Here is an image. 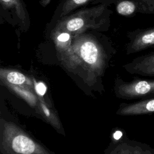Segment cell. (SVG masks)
<instances>
[{
  "instance_id": "30bf717a",
  "label": "cell",
  "mask_w": 154,
  "mask_h": 154,
  "mask_svg": "<svg viewBox=\"0 0 154 154\" xmlns=\"http://www.w3.org/2000/svg\"><path fill=\"white\" fill-rule=\"evenodd\" d=\"M116 154H154V149L143 143L128 140L118 146Z\"/></svg>"
},
{
  "instance_id": "52a82bcc",
  "label": "cell",
  "mask_w": 154,
  "mask_h": 154,
  "mask_svg": "<svg viewBox=\"0 0 154 154\" xmlns=\"http://www.w3.org/2000/svg\"><path fill=\"white\" fill-rule=\"evenodd\" d=\"M50 37L61 58L67 63L76 64V57L72 48L73 36L67 32L52 29Z\"/></svg>"
},
{
  "instance_id": "3957f363",
  "label": "cell",
  "mask_w": 154,
  "mask_h": 154,
  "mask_svg": "<svg viewBox=\"0 0 154 154\" xmlns=\"http://www.w3.org/2000/svg\"><path fill=\"white\" fill-rule=\"evenodd\" d=\"M72 48L77 64L91 70L100 69L105 62V54L99 40L90 32L73 35Z\"/></svg>"
},
{
  "instance_id": "7c38bea8",
  "label": "cell",
  "mask_w": 154,
  "mask_h": 154,
  "mask_svg": "<svg viewBox=\"0 0 154 154\" xmlns=\"http://www.w3.org/2000/svg\"><path fill=\"white\" fill-rule=\"evenodd\" d=\"M131 6L133 16L137 13L154 14V0H127Z\"/></svg>"
},
{
  "instance_id": "8992f818",
  "label": "cell",
  "mask_w": 154,
  "mask_h": 154,
  "mask_svg": "<svg viewBox=\"0 0 154 154\" xmlns=\"http://www.w3.org/2000/svg\"><path fill=\"white\" fill-rule=\"evenodd\" d=\"M129 42L126 46V54H131L154 48V26L138 28L127 34Z\"/></svg>"
},
{
  "instance_id": "5bb4252c",
  "label": "cell",
  "mask_w": 154,
  "mask_h": 154,
  "mask_svg": "<svg viewBox=\"0 0 154 154\" xmlns=\"http://www.w3.org/2000/svg\"><path fill=\"white\" fill-rule=\"evenodd\" d=\"M35 88L37 94H38L40 96H43L45 94L46 91V87L42 82H39L36 84L35 86Z\"/></svg>"
},
{
  "instance_id": "8fae6325",
  "label": "cell",
  "mask_w": 154,
  "mask_h": 154,
  "mask_svg": "<svg viewBox=\"0 0 154 154\" xmlns=\"http://www.w3.org/2000/svg\"><path fill=\"white\" fill-rule=\"evenodd\" d=\"M94 0H64L57 8L52 22L55 24L57 20L64 17L75 10L76 8L85 5Z\"/></svg>"
},
{
  "instance_id": "ba28073f",
  "label": "cell",
  "mask_w": 154,
  "mask_h": 154,
  "mask_svg": "<svg viewBox=\"0 0 154 154\" xmlns=\"http://www.w3.org/2000/svg\"><path fill=\"white\" fill-rule=\"evenodd\" d=\"M124 67L132 74L154 77V51L137 57Z\"/></svg>"
},
{
  "instance_id": "6da1fadb",
  "label": "cell",
  "mask_w": 154,
  "mask_h": 154,
  "mask_svg": "<svg viewBox=\"0 0 154 154\" xmlns=\"http://www.w3.org/2000/svg\"><path fill=\"white\" fill-rule=\"evenodd\" d=\"M111 13L106 4L85 8L61 18L52 29L67 32L73 36L88 30L106 31L110 25Z\"/></svg>"
},
{
  "instance_id": "9c48e42d",
  "label": "cell",
  "mask_w": 154,
  "mask_h": 154,
  "mask_svg": "<svg viewBox=\"0 0 154 154\" xmlns=\"http://www.w3.org/2000/svg\"><path fill=\"white\" fill-rule=\"evenodd\" d=\"M153 113H154V97L144 98L138 102L129 104H123L119 111V114L126 116Z\"/></svg>"
},
{
  "instance_id": "9a60e30c",
  "label": "cell",
  "mask_w": 154,
  "mask_h": 154,
  "mask_svg": "<svg viewBox=\"0 0 154 154\" xmlns=\"http://www.w3.org/2000/svg\"><path fill=\"white\" fill-rule=\"evenodd\" d=\"M51 1V0H40V4L42 7H45L50 3Z\"/></svg>"
},
{
  "instance_id": "5b68a950",
  "label": "cell",
  "mask_w": 154,
  "mask_h": 154,
  "mask_svg": "<svg viewBox=\"0 0 154 154\" xmlns=\"http://www.w3.org/2000/svg\"><path fill=\"white\" fill-rule=\"evenodd\" d=\"M1 11L8 14V22L17 25L20 32H26L30 27V17L23 0H0Z\"/></svg>"
},
{
  "instance_id": "4fadbf2b",
  "label": "cell",
  "mask_w": 154,
  "mask_h": 154,
  "mask_svg": "<svg viewBox=\"0 0 154 154\" xmlns=\"http://www.w3.org/2000/svg\"><path fill=\"white\" fill-rule=\"evenodd\" d=\"M1 77H4L5 80L10 84L15 85H22L26 83V78L22 73L11 70L1 69Z\"/></svg>"
},
{
  "instance_id": "2e32d148",
  "label": "cell",
  "mask_w": 154,
  "mask_h": 154,
  "mask_svg": "<svg viewBox=\"0 0 154 154\" xmlns=\"http://www.w3.org/2000/svg\"><path fill=\"white\" fill-rule=\"evenodd\" d=\"M122 135V133L121 131H117L114 134V138L116 140H119L121 138Z\"/></svg>"
},
{
  "instance_id": "277c9868",
  "label": "cell",
  "mask_w": 154,
  "mask_h": 154,
  "mask_svg": "<svg viewBox=\"0 0 154 154\" xmlns=\"http://www.w3.org/2000/svg\"><path fill=\"white\" fill-rule=\"evenodd\" d=\"M117 93L126 99L154 97V80L135 78L129 82H121L117 87Z\"/></svg>"
},
{
  "instance_id": "7a4b0ae2",
  "label": "cell",
  "mask_w": 154,
  "mask_h": 154,
  "mask_svg": "<svg viewBox=\"0 0 154 154\" xmlns=\"http://www.w3.org/2000/svg\"><path fill=\"white\" fill-rule=\"evenodd\" d=\"M1 147L8 154H51L11 123H1Z\"/></svg>"
}]
</instances>
